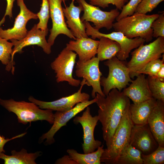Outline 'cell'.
<instances>
[{
    "label": "cell",
    "mask_w": 164,
    "mask_h": 164,
    "mask_svg": "<svg viewBox=\"0 0 164 164\" xmlns=\"http://www.w3.org/2000/svg\"><path fill=\"white\" fill-rule=\"evenodd\" d=\"M85 80H83L80 83L78 90L75 93L68 96L63 97L56 100L47 102L39 100L30 96L28 100L42 109H49L53 111L64 112L72 108L77 103L89 100L90 95L87 93L82 92L84 86L86 84Z\"/></svg>",
    "instance_id": "11"
},
{
    "label": "cell",
    "mask_w": 164,
    "mask_h": 164,
    "mask_svg": "<svg viewBox=\"0 0 164 164\" xmlns=\"http://www.w3.org/2000/svg\"><path fill=\"white\" fill-rule=\"evenodd\" d=\"M99 39L97 54L100 61L110 59L120 51V46L116 41L105 37Z\"/></svg>",
    "instance_id": "24"
},
{
    "label": "cell",
    "mask_w": 164,
    "mask_h": 164,
    "mask_svg": "<svg viewBox=\"0 0 164 164\" xmlns=\"http://www.w3.org/2000/svg\"><path fill=\"white\" fill-rule=\"evenodd\" d=\"M50 9L47 0H42L40 9L36 14L39 22L36 24L38 29L45 30L48 29L47 24L50 17Z\"/></svg>",
    "instance_id": "31"
},
{
    "label": "cell",
    "mask_w": 164,
    "mask_h": 164,
    "mask_svg": "<svg viewBox=\"0 0 164 164\" xmlns=\"http://www.w3.org/2000/svg\"><path fill=\"white\" fill-rule=\"evenodd\" d=\"M18 5L20 8V12L15 19L13 26L7 29H3L0 26V37L9 40H20L24 38L28 30L26 25L31 19H37L36 14L30 11L27 7L23 0H17Z\"/></svg>",
    "instance_id": "14"
},
{
    "label": "cell",
    "mask_w": 164,
    "mask_h": 164,
    "mask_svg": "<svg viewBox=\"0 0 164 164\" xmlns=\"http://www.w3.org/2000/svg\"><path fill=\"white\" fill-rule=\"evenodd\" d=\"M90 4L104 9L110 4L114 5L116 8L121 10L128 0H89Z\"/></svg>",
    "instance_id": "33"
},
{
    "label": "cell",
    "mask_w": 164,
    "mask_h": 164,
    "mask_svg": "<svg viewBox=\"0 0 164 164\" xmlns=\"http://www.w3.org/2000/svg\"><path fill=\"white\" fill-rule=\"evenodd\" d=\"M99 43V41L92 38L82 37L70 41L66 44V48L75 51L78 55L79 60L85 61L97 54Z\"/></svg>",
    "instance_id": "21"
},
{
    "label": "cell",
    "mask_w": 164,
    "mask_h": 164,
    "mask_svg": "<svg viewBox=\"0 0 164 164\" xmlns=\"http://www.w3.org/2000/svg\"><path fill=\"white\" fill-rule=\"evenodd\" d=\"M162 56V60L160 58L145 64L137 72L136 77L140 74H146L153 77H155L162 66L164 64V54Z\"/></svg>",
    "instance_id": "29"
},
{
    "label": "cell",
    "mask_w": 164,
    "mask_h": 164,
    "mask_svg": "<svg viewBox=\"0 0 164 164\" xmlns=\"http://www.w3.org/2000/svg\"><path fill=\"white\" fill-rule=\"evenodd\" d=\"M164 0H142L138 6L135 13L146 14L152 12Z\"/></svg>",
    "instance_id": "32"
},
{
    "label": "cell",
    "mask_w": 164,
    "mask_h": 164,
    "mask_svg": "<svg viewBox=\"0 0 164 164\" xmlns=\"http://www.w3.org/2000/svg\"><path fill=\"white\" fill-rule=\"evenodd\" d=\"M96 94L95 103L99 108L97 116L102 126L103 138L108 147L116 128L130 106V100L122 91L116 88L112 89L105 97Z\"/></svg>",
    "instance_id": "1"
},
{
    "label": "cell",
    "mask_w": 164,
    "mask_h": 164,
    "mask_svg": "<svg viewBox=\"0 0 164 164\" xmlns=\"http://www.w3.org/2000/svg\"><path fill=\"white\" fill-rule=\"evenodd\" d=\"M81 116L75 117L73 122L74 124H80L83 131V143L82 148L85 153L93 152L101 146L102 142L95 140L94 136L95 127L99 121L97 115L92 116L90 112V108L87 106Z\"/></svg>",
    "instance_id": "13"
},
{
    "label": "cell",
    "mask_w": 164,
    "mask_h": 164,
    "mask_svg": "<svg viewBox=\"0 0 164 164\" xmlns=\"http://www.w3.org/2000/svg\"><path fill=\"white\" fill-rule=\"evenodd\" d=\"M143 164H163L164 147L159 145L157 149L148 155L142 153Z\"/></svg>",
    "instance_id": "30"
},
{
    "label": "cell",
    "mask_w": 164,
    "mask_h": 164,
    "mask_svg": "<svg viewBox=\"0 0 164 164\" xmlns=\"http://www.w3.org/2000/svg\"><path fill=\"white\" fill-rule=\"evenodd\" d=\"M95 97L92 100L77 104L70 110L64 112L56 111L54 114V122L53 125L46 133L43 134L39 138V142L41 143L46 139L44 144L50 145L55 142L54 136L56 132L62 127L66 126L67 123L87 106L96 103Z\"/></svg>",
    "instance_id": "12"
},
{
    "label": "cell",
    "mask_w": 164,
    "mask_h": 164,
    "mask_svg": "<svg viewBox=\"0 0 164 164\" xmlns=\"http://www.w3.org/2000/svg\"><path fill=\"white\" fill-rule=\"evenodd\" d=\"M82 6L84 12L80 18L83 22H92L94 28L99 30L103 28L109 30L113 28V22L120 12L116 8L110 11L101 10L98 7L88 3L85 0H76Z\"/></svg>",
    "instance_id": "9"
},
{
    "label": "cell",
    "mask_w": 164,
    "mask_h": 164,
    "mask_svg": "<svg viewBox=\"0 0 164 164\" xmlns=\"http://www.w3.org/2000/svg\"><path fill=\"white\" fill-rule=\"evenodd\" d=\"M142 0H130L126 5H125L118 16L116 18L117 21L127 16L131 15L135 12L138 4Z\"/></svg>",
    "instance_id": "34"
},
{
    "label": "cell",
    "mask_w": 164,
    "mask_h": 164,
    "mask_svg": "<svg viewBox=\"0 0 164 164\" xmlns=\"http://www.w3.org/2000/svg\"><path fill=\"white\" fill-rule=\"evenodd\" d=\"M159 15L135 13L117 21L113 23V28L115 31L122 32L128 38L140 37L148 42L153 38L152 23Z\"/></svg>",
    "instance_id": "2"
},
{
    "label": "cell",
    "mask_w": 164,
    "mask_h": 164,
    "mask_svg": "<svg viewBox=\"0 0 164 164\" xmlns=\"http://www.w3.org/2000/svg\"><path fill=\"white\" fill-rule=\"evenodd\" d=\"M0 104L9 112L17 116L19 122L24 125L38 121L45 120L50 124L54 122L53 110L40 108L35 103L25 101H17L12 99L4 100L0 98Z\"/></svg>",
    "instance_id": "3"
},
{
    "label": "cell",
    "mask_w": 164,
    "mask_h": 164,
    "mask_svg": "<svg viewBox=\"0 0 164 164\" xmlns=\"http://www.w3.org/2000/svg\"><path fill=\"white\" fill-rule=\"evenodd\" d=\"M77 55L76 53L65 47L51 63L50 66L56 73L57 83L66 81L69 85L75 87L80 85L81 81L73 77Z\"/></svg>",
    "instance_id": "8"
},
{
    "label": "cell",
    "mask_w": 164,
    "mask_h": 164,
    "mask_svg": "<svg viewBox=\"0 0 164 164\" xmlns=\"http://www.w3.org/2000/svg\"><path fill=\"white\" fill-rule=\"evenodd\" d=\"M104 145L99 146L97 151L93 152L81 154L73 149H68L67 152L69 158L77 164H100L101 158L104 152Z\"/></svg>",
    "instance_id": "25"
},
{
    "label": "cell",
    "mask_w": 164,
    "mask_h": 164,
    "mask_svg": "<svg viewBox=\"0 0 164 164\" xmlns=\"http://www.w3.org/2000/svg\"><path fill=\"white\" fill-rule=\"evenodd\" d=\"M11 153V155H7L0 152V159L4 160V164H36L35 160L42 154L39 151L28 153L24 148L19 152L12 150Z\"/></svg>",
    "instance_id": "23"
},
{
    "label": "cell",
    "mask_w": 164,
    "mask_h": 164,
    "mask_svg": "<svg viewBox=\"0 0 164 164\" xmlns=\"http://www.w3.org/2000/svg\"><path fill=\"white\" fill-rule=\"evenodd\" d=\"M151 28L153 29V38L164 37V13L159 15V17L152 23Z\"/></svg>",
    "instance_id": "35"
},
{
    "label": "cell",
    "mask_w": 164,
    "mask_h": 164,
    "mask_svg": "<svg viewBox=\"0 0 164 164\" xmlns=\"http://www.w3.org/2000/svg\"><path fill=\"white\" fill-rule=\"evenodd\" d=\"M15 0H6L7 1V6L5 12L0 22L3 23L5 21V17L8 15L11 19L12 17V9L13 6L14 2Z\"/></svg>",
    "instance_id": "37"
},
{
    "label": "cell",
    "mask_w": 164,
    "mask_h": 164,
    "mask_svg": "<svg viewBox=\"0 0 164 164\" xmlns=\"http://www.w3.org/2000/svg\"><path fill=\"white\" fill-rule=\"evenodd\" d=\"M142 152L130 143L122 150L115 164H143Z\"/></svg>",
    "instance_id": "26"
},
{
    "label": "cell",
    "mask_w": 164,
    "mask_h": 164,
    "mask_svg": "<svg viewBox=\"0 0 164 164\" xmlns=\"http://www.w3.org/2000/svg\"><path fill=\"white\" fill-rule=\"evenodd\" d=\"M13 44L9 42L5 39L0 37V61L2 64L6 65V70H12L13 74L14 70V62L12 61L11 56Z\"/></svg>",
    "instance_id": "27"
},
{
    "label": "cell",
    "mask_w": 164,
    "mask_h": 164,
    "mask_svg": "<svg viewBox=\"0 0 164 164\" xmlns=\"http://www.w3.org/2000/svg\"><path fill=\"white\" fill-rule=\"evenodd\" d=\"M74 1L72 0L68 6L62 7L64 15L67 19V26L70 29L76 38L88 37L85 24L80 18V13L83 11V8L80 4L78 6H75L74 3Z\"/></svg>",
    "instance_id": "18"
},
{
    "label": "cell",
    "mask_w": 164,
    "mask_h": 164,
    "mask_svg": "<svg viewBox=\"0 0 164 164\" xmlns=\"http://www.w3.org/2000/svg\"><path fill=\"white\" fill-rule=\"evenodd\" d=\"M84 22L87 35L91 36L92 39H95L96 38L99 39L101 37H105L119 44L121 50L116 56L121 60H126L129 57L131 50L144 44L145 42L144 39L140 37L128 38L120 32L114 31L108 34L102 33L93 27L88 22L85 21Z\"/></svg>",
    "instance_id": "7"
},
{
    "label": "cell",
    "mask_w": 164,
    "mask_h": 164,
    "mask_svg": "<svg viewBox=\"0 0 164 164\" xmlns=\"http://www.w3.org/2000/svg\"><path fill=\"white\" fill-rule=\"evenodd\" d=\"M154 77L164 81V64L163 65Z\"/></svg>",
    "instance_id": "39"
},
{
    "label": "cell",
    "mask_w": 164,
    "mask_h": 164,
    "mask_svg": "<svg viewBox=\"0 0 164 164\" xmlns=\"http://www.w3.org/2000/svg\"><path fill=\"white\" fill-rule=\"evenodd\" d=\"M130 144L145 155L152 153L159 146L147 123L142 125H133Z\"/></svg>",
    "instance_id": "17"
},
{
    "label": "cell",
    "mask_w": 164,
    "mask_h": 164,
    "mask_svg": "<svg viewBox=\"0 0 164 164\" xmlns=\"http://www.w3.org/2000/svg\"><path fill=\"white\" fill-rule=\"evenodd\" d=\"M147 79L152 97L164 102V81L149 75Z\"/></svg>",
    "instance_id": "28"
},
{
    "label": "cell",
    "mask_w": 164,
    "mask_h": 164,
    "mask_svg": "<svg viewBox=\"0 0 164 164\" xmlns=\"http://www.w3.org/2000/svg\"><path fill=\"white\" fill-rule=\"evenodd\" d=\"M48 32V29L45 30H41L37 28L36 24H35L30 30L28 31L25 37L22 39L20 40H11L14 46L11 56L12 61L14 62V56L16 53H21L23 48L29 46L36 45L41 47L46 53L50 54L51 52V46L46 39Z\"/></svg>",
    "instance_id": "16"
},
{
    "label": "cell",
    "mask_w": 164,
    "mask_h": 164,
    "mask_svg": "<svg viewBox=\"0 0 164 164\" xmlns=\"http://www.w3.org/2000/svg\"><path fill=\"white\" fill-rule=\"evenodd\" d=\"M100 60L97 57H93L85 61L79 60L76 62L75 73L78 77H83L85 80L86 85L91 86L92 97H96V94L105 97L102 90L100 79L102 73L99 67Z\"/></svg>",
    "instance_id": "10"
},
{
    "label": "cell",
    "mask_w": 164,
    "mask_h": 164,
    "mask_svg": "<svg viewBox=\"0 0 164 164\" xmlns=\"http://www.w3.org/2000/svg\"><path fill=\"white\" fill-rule=\"evenodd\" d=\"M56 164H77L73 160L69 158L68 155H65L61 158L58 159L55 162Z\"/></svg>",
    "instance_id": "38"
},
{
    "label": "cell",
    "mask_w": 164,
    "mask_h": 164,
    "mask_svg": "<svg viewBox=\"0 0 164 164\" xmlns=\"http://www.w3.org/2000/svg\"><path fill=\"white\" fill-rule=\"evenodd\" d=\"M127 63L125 61L119 60L116 56L104 63L108 68L109 73L107 77H101L100 84L103 87L102 91L105 96L113 89L116 88L121 91L132 81Z\"/></svg>",
    "instance_id": "5"
},
{
    "label": "cell",
    "mask_w": 164,
    "mask_h": 164,
    "mask_svg": "<svg viewBox=\"0 0 164 164\" xmlns=\"http://www.w3.org/2000/svg\"><path fill=\"white\" fill-rule=\"evenodd\" d=\"M157 100L152 97L143 102L130 104V117L134 125H142L147 123L149 117L156 105Z\"/></svg>",
    "instance_id": "22"
},
{
    "label": "cell",
    "mask_w": 164,
    "mask_h": 164,
    "mask_svg": "<svg viewBox=\"0 0 164 164\" xmlns=\"http://www.w3.org/2000/svg\"><path fill=\"white\" fill-rule=\"evenodd\" d=\"M49 6L50 14L52 22V27L50 29V34L47 40L53 46L55 40L59 34L66 35L70 39L76 40V38L67 26L61 5L63 0H47Z\"/></svg>",
    "instance_id": "15"
},
{
    "label": "cell",
    "mask_w": 164,
    "mask_h": 164,
    "mask_svg": "<svg viewBox=\"0 0 164 164\" xmlns=\"http://www.w3.org/2000/svg\"><path fill=\"white\" fill-rule=\"evenodd\" d=\"M127 108L113 135L110 145L106 149L101 158V162L115 164L122 150L130 143L131 131L133 124Z\"/></svg>",
    "instance_id": "4"
},
{
    "label": "cell",
    "mask_w": 164,
    "mask_h": 164,
    "mask_svg": "<svg viewBox=\"0 0 164 164\" xmlns=\"http://www.w3.org/2000/svg\"><path fill=\"white\" fill-rule=\"evenodd\" d=\"M67 0H65V1H67Z\"/></svg>",
    "instance_id": "40"
},
{
    "label": "cell",
    "mask_w": 164,
    "mask_h": 164,
    "mask_svg": "<svg viewBox=\"0 0 164 164\" xmlns=\"http://www.w3.org/2000/svg\"><path fill=\"white\" fill-rule=\"evenodd\" d=\"M26 134V132H24L22 134L15 136L11 138L6 139L5 137L1 135L0 134V152L5 153V150L4 149V147L6 143L11 140L15 138H20Z\"/></svg>",
    "instance_id": "36"
},
{
    "label": "cell",
    "mask_w": 164,
    "mask_h": 164,
    "mask_svg": "<svg viewBox=\"0 0 164 164\" xmlns=\"http://www.w3.org/2000/svg\"><path fill=\"white\" fill-rule=\"evenodd\" d=\"M164 53V37H159L153 42L142 44L131 53L132 57L127 63L131 78L137 72L149 62L162 57Z\"/></svg>",
    "instance_id": "6"
},
{
    "label": "cell",
    "mask_w": 164,
    "mask_h": 164,
    "mask_svg": "<svg viewBox=\"0 0 164 164\" xmlns=\"http://www.w3.org/2000/svg\"><path fill=\"white\" fill-rule=\"evenodd\" d=\"M150 129L159 145L164 147V102L157 100L147 120Z\"/></svg>",
    "instance_id": "20"
},
{
    "label": "cell",
    "mask_w": 164,
    "mask_h": 164,
    "mask_svg": "<svg viewBox=\"0 0 164 164\" xmlns=\"http://www.w3.org/2000/svg\"><path fill=\"white\" fill-rule=\"evenodd\" d=\"M129 86L124 89V94L131 99L134 104L141 103L152 97L148 81L144 74H140Z\"/></svg>",
    "instance_id": "19"
}]
</instances>
